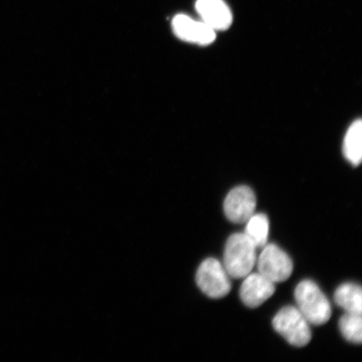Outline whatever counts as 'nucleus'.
Here are the masks:
<instances>
[{
	"label": "nucleus",
	"instance_id": "obj_6",
	"mask_svg": "<svg viewBox=\"0 0 362 362\" xmlns=\"http://www.w3.org/2000/svg\"><path fill=\"white\" fill-rule=\"evenodd\" d=\"M256 206L255 193L246 185L233 188L226 196L223 205L226 218L237 224L247 223L255 214Z\"/></svg>",
	"mask_w": 362,
	"mask_h": 362
},
{
	"label": "nucleus",
	"instance_id": "obj_7",
	"mask_svg": "<svg viewBox=\"0 0 362 362\" xmlns=\"http://www.w3.org/2000/svg\"><path fill=\"white\" fill-rule=\"evenodd\" d=\"M174 33L185 42L200 45H208L214 42L216 30L203 21H196L185 15H178L172 22Z\"/></svg>",
	"mask_w": 362,
	"mask_h": 362
},
{
	"label": "nucleus",
	"instance_id": "obj_3",
	"mask_svg": "<svg viewBox=\"0 0 362 362\" xmlns=\"http://www.w3.org/2000/svg\"><path fill=\"white\" fill-rule=\"evenodd\" d=\"M273 327L293 346L304 347L311 341L310 323L296 307L285 306L280 310L274 316Z\"/></svg>",
	"mask_w": 362,
	"mask_h": 362
},
{
	"label": "nucleus",
	"instance_id": "obj_9",
	"mask_svg": "<svg viewBox=\"0 0 362 362\" xmlns=\"http://www.w3.org/2000/svg\"><path fill=\"white\" fill-rule=\"evenodd\" d=\"M196 8L202 21L216 31L228 30L232 25V12L223 0H197Z\"/></svg>",
	"mask_w": 362,
	"mask_h": 362
},
{
	"label": "nucleus",
	"instance_id": "obj_11",
	"mask_svg": "<svg viewBox=\"0 0 362 362\" xmlns=\"http://www.w3.org/2000/svg\"><path fill=\"white\" fill-rule=\"evenodd\" d=\"M343 153L346 160L354 166L360 165L362 158V122H353L344 139Z\"/></svg>",
	"mask_w": 362,
	"mask_h": 362
},
{
	"label": "nucleus",
	"instance_id": "obj_2",
	"mask_svg": "<svg viewBox=\"0 0 362 362\" xmlns=\"http://www.w3.org/2000/svg\"><path fill=\"white\" fill-rule=\"evenodd\" d=\"M298 309L308 322L314 325L327 323L332 317V305L318 285L311 280H303L294 292Z\"/></svg>",
	"mask_w": 362,
	"mask_h": 362
},
{
	"label": "nucleus",
	"instance_id": "obj_12",
	"mask_svg": "<svg viewBox=\"0 0 362 362\" xmlns=\"http://www.w3.org/2000/svg\"><path fill=\"white\" fill-rule=\"evenodd\" d=\"M269 221L265 214H253L247 221L244 234L257 248H264L268 243Z\"/></svg>",
	"mask_w": 362,
	"mask_h": 362
},
{
	"label": "nucleus",
	"instance_id": "obj_4",
	"mask_svg": "<svg viewBox=\"0 0 362 362\" xmlns=\"http://www.w3.org/2000/svg\"><path fill=\"white\" fill-rule=\"evenodd\" d=\"M197 284L201 291L211 298H223L232 289L230 276L223 264L215 259H207L197 272Z\"/></svg>",
	"mask_w": 362,
	"mask_h": 362
},
{
	"label": "nucleus",
	"instance_id": "obj_10",
	"mask_svg": "<svg viewBox=\"0 0 362 362\" xmlns=\"http://www.w3.org/2000/svg\"><path fill=\"white\" fill-rule=\"evenodd\" d=\"M334 302L347 313H362V291L358 284H344L334 292Z\"/></svg>",
	"mask_w": 362,
	"mask_h": 362
},
{
	"label": "nucleus",
	"instance_id": "obj_8",
	"mask_svg": "<svg viewBox=\"0 0 362 362\" xmlns=\"http://www.w3.org/2000/svg\"><path fill=\"white\" fill-rule=\"evenodd\" d=\"M244 279L240 288V298L244 305L252 309L264 304L275 293L274 283L260 273H250Z\"/></svg>",
	"mask_w": 362,
	"mask_h": 362
},
{
	"label": "nucleus",
	"instance_id": "obj_13",
	"mask_svg": "<svg viewBox=\"0 0 362 362\" xmlns=\"http://www.w3.org/2000/svg\"><path fill=\"white\" fill-rule=\"evenodd\" d=\"M339 328L346 341L360 345L362 341L361 315L346 312L339 320Z\"/></svg>",
	"mask_w": 362,
	"mask_h": 362
},
{
	"label": "nucleus",
	"instance_id": "obj_5",
	"mask_svg": "<svg viewBox=\"0 0 362 362\" xmlns=\"http://www.w3.org/2000/svg\"><path fill=\"white\" fill-rule=\"evenodd\" d=\"M257 262L259 273L274 284L286 281L293 273L291 257L275 244H267Z\"/></svg>",
	"mask_w": 362,
	"mask_h": 362
},
{
	"label": "nucleus",
	"instance_id": "obj_1",
	"mask_svg": "<svg viewBox=\"0 0 362 362\" xmlns=\"http://www.w3.org/2000/svg\"><path fill=\"white\" fill-rule=\"evenodd\" d=\"M257 247L244 233H235L226 241L223 266L230 278L244 279L257 262Z\"/></svg>",
	"mask_w": 362,
	"mask_h": 362
}]
</instances>
